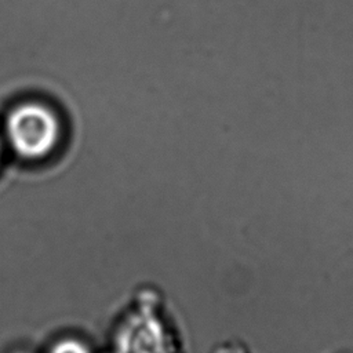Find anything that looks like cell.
Segmentation results:
<instances>
[{"label":"cell","mask_w":353,"mask_h":353,"mask_svg":"<svg viewBox=\"0 0 353 353\" xmlns=\"http://www.w3.org/2000/svg\"><path fill=\"white\" fill-rule=\"evenodd\" d=\"M4 143L21 159L36 161L48 157L62 138V121L50 105L23 101L12 106L4 120Z\"/></svg>","instance_id":"obj_1"},{"label":"cell","mask_w":353,"mask_h":353,"mask_svg":"<svg viewBox=\"0 0 353 353\" xmlns=\"http://www.w3.org/2000/svg\"><path fill=\"white\" fill-rule=\"evenodd\" d=\"M130 325L134 328V331L142 339V345H143V347H139V350L137 349L130 353H167V346H165V341H164L165 336H164L163 327H160L159 321L152 319V316H150V319L139 317V319L131 321ZM120 343L139 345L137 342H131V341H127L123 338H120Z\"/></svg>","instance_id":"obj_2"},{"label":"cell","mask_w":353,"mask_h":353,"mask_svg":"<svg viewBox=\"0 0 353 353\" xmlns=\"http://www.w3.org/2000/svg\"><path fill=\"white\" fill-rule=\"evenodd\" d=\"M50 353H91V350L84 342L76 338H63L54 343Z\"/></svg>","instance_id":"obj_3"},{"label":"cell","mask_w":353,"mask_h":353,"mask_svg":"<svg viewBox=\"0 0 353 353\" xmlns=\"http://www.w3.org/2000/svg\"><path fill=\"white\" fill-rule=\"evenodd\" d=\"M3 145H4V141H3V137L0 134V157H1V153H3Z\"/></svg>","instance_id":"obj_4"}]
</instances>
